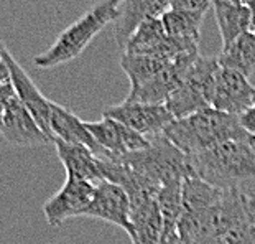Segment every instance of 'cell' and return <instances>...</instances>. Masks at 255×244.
Wrapping results in <instances>:
<instances>
[{
	"label": "cell",
	"instance_id": "obj_1",
	"mask_svg": "<svg viewBox=\"0 0 255 244\" xmlns=\"http://www.w3.org/2000/svg\"><path fill=\"white\" fill-rule=\"evenodd\" d=\"M193 177L209 185L244 192L255 187V135L231 139L188 157Z\"/></svg>",
	"mask_w": 255,
	"mask_h": 244
},
{
	"label": "cell",
	"instance_id": "obj_2",
	"mask_svg": "<svg viewBox=\"0 0 255 244\" xmlns=\"http://www.w3.org/2000/svg\"><path fill=\"white\" fill-rule=\"evenodd\" d=\"M163 134L186 157L209 150L226 140L247 135L239 124L237 116L214 107H208L183 119H175Z\"/></svg>",
	"mask_w": 255,
	"mask_h": 244
},
{
	"label": "cell",
	"instance_id": "obj_3",
	"mask_svg": "<svg viewBox=\"0 0 255 244\" xmlns=\"http://www.w3.org/2000/svg\"><path fill=\"white\" fill-rule=\"evenodd\" d=\"M121 2L122 0H101L96 3L83 17L64 28L46 51L35 56V66L50 69L76 59L107 25L116 21Z\"/></svg>",
	"mask_w": 255,
	"mask_h": 244
},
{
	"label": "cell",
	"instance_id": "obj_4",
	"mask_svg": "<svg viewBox=\"0 0 255 244\" xmlns=\"http://www.w3.org/2000/svg\"><path fill=\"white\" fill-rule=\"evenodd\" d=\"M124 162L132 169L156 185L160 190L168 183L183 182L193 177L188 157L176 149L165 134L148 139V145L142 150L122 155Z\"/></svg>",
	"mask_w": 255,
	"mask_h": 244
},
{
	"label": "cell",
	"instance_id": "obj_5",
	"mask_svg": "<svg viewBox=\"0 0 255 244\" xmlns=\"http://www.w3.org/2000/svg\"><path fill=\"white\" fill-rule=\"evenodd\" d=\"M219 69L218 56H198L181 79L180 86L168 97L166 107L175 119L188 117L213 107L214 81Z\"/></svg>",
	"mask_w": 255,
	"mask_h": 244
},
{
	"label": "cell",
	"instance_id": "obj_6",
	"mask_svg": "<svg viewBox=\"0 0 255 244\" xmlns=\"http://www.w3.org/2000/svg\"><path fill=\"white\" fill-rule=\"evenodd\" d=\"M198 43L176 40L166 35L161 23V18H153L142 23L137 31L130 36L124 53L128 55H143V56H156L168 61H175L178 56L196 53Z\"/></svg>",
	"mask_w": 255,
	"mask_h": 244
},
{
	"label": "cell",
	"instance_id": "obj_7",
	"mask_svg": "<svg viewBox=\"0 0 255 244\" xmlns=\"http://www.w3.org/2000/svg\"><path fill=\"white\" fill-rule=\"evenodd\" d=\"M102 116L116 119L146 139L163 134L166 127L175 121L165 104H145L127 99L121 104L106 107Z\"/></svg>",
	"mask_w": 255,
	"mask_h": 244
},
{
	"label": "cell",
	"instance_id": "obj_8",
	"mask_svg": "<svg viewBox=\"0 0 255 244\" xmlns=\"http://www.w3.org/2000/svg\"><path fill=\"white\" fill-rule=\"evenodd\" d=\"M96 185L89 182L66 178L61 190L43 205V213L51 228H58L68 220L84 216L86 210L89 208Z\"/></svg>",
	"mask_w": 255,
	"mask_h": 244
},
{
	"label": "cell",
	"instance_id": "obj_9",
	"mask_svg": "<svg viewBox=\"0 0 255 244\" xmlns=\"http://www.w3.org/2000/svg\"><path fill=\"white\" fill-rule=\"evenodd\" d=\"M252 104H255V88L247 76L219 64L214 81V109L241 116Z\"/></svg>",
	"mask_w": 255,
	"mask_h": 244
},
{
	"label": "cell",
	"instance_id": "obj_10",
	"mask_svg": "<svg viewBox=\"0 0 255 244\" xmlns=\"http://www.w3.org/2000/svg\"><path fill=\"white\" fill-rule=\"evenodd\" d=\"M130 211H132V203L126 190L116 183L102 180L96 185L91 205L86 210L84 216L119 226L128 235Z\"/></svg>",
	"mask_w": 255,
	"mask_h": 244
},
{
	"label": "cell",
	"instance_id": "obj_11",
	"mask_svg": "<svg viewBox=\"0 0 255 244\" xmlns=\"http://www.w3.org/2000/svg\"><path fill=\"white\" fill-rule=\"evenodd\" d=\"M0 135L17 147H40L53 142L17 96L5 107Z\"/></svg>",
	"mask_w": 255,
	"mask_h": 244
},
{
	"label": "cell",
	"instance_id": "obj_12",
	"mask_svg": "<svg viewBox=\"0 0 255 244\" xmlns=\"http://www.w3.org/2000/svg\"><path fill=\"white\" fill-rule=\"evenodd\" d=\"M5 61L8 64L10 81H12V84H13L15 94H17V97L21 101V104H23L26 109L30 111L31 116L35 117V121L38 122V126L43 129V132L55 142L51 129H50L51 101L46 99V97L41 94V91L36 88V84L28 76V73L25 71V68L13 58V55L8 50H5Z\"/></svg>",
	"mask_w": 255,
	"mask_h": 244
},
{
	"label": "cell",
	"instance_id": "obj_13",
	"mask_svg": "<svg viewBox=\"0 0 255 244\" xmlns=\"http://www.w3.org/2000/svg\"><path fill=\"white\" fill-rule=\"evenodd\" d=\"M170 10V0H122L119 3V13L114 21V35L121 50H126L127 43L142 23L153 18H161Z\"/></svg>",
	"mask_w": 255,
	"mask_h": 244
},
{
	"label": "cell",
	"instance_id": "obj_14",
	"mask_svg": "<svg viewBox=\"0 0 255 244\" xmlns=\"http://www.w3.org/2000/svg\"><path fill=\"white\" fill-rule=\"evenodd\" d=\"M86 126L92 137L96 139V142L114 157L127 155L130 152L142 150L148 145V139L124 126L116 119L102 116L101 121L86 122Z\"/></svg>",
	"mask_w": 255,
	"mask_h": 244
},
{
	"label": "cell",
	"instance_id": "obj_15",
	"mask_svg": "<svg viewBox=\"0 0 255 244\" xmlns=\"http://www.w3.org/2000/svg\"><path fill=\"white\" fill-rule=\"evenodd\" d=\"M50 129L55 140H63L66 144H76V145H84V147L91 149L96 155L106 157L111 155L96 142V139L92 137L88 126L84 121L73 114L66 107L61 104L51 101V116H50Z\"/></svg>",
	"mask_w": 255,
	"mask_h": 244
},
{
	"label": "cell",
	"instance_id": "obj_16",
	"mask_svg": "<svg viewBox=\"0 0 255 244\" xmlns=\"http://www.w3.org/2000/svg\"><path fill=\"white\" fill-rule=\"evenodd\" d=\"M55 145L58 159L61 160L68 178L89 182L94 185L104 180L101 170V159L91 149L84 145L66 144L63 140H55Z\"/></svg>",
	"mask_w": 255,
	"mask_h": 244
},
{
	"label": "cell",
	"instance_id": "obj_17",
	"mask_svg": "<svg viewBox=\"0 0 255 244\" xmlns=\"http://www.w3.org/2000/svg\"><path fill=\"white\" fill-rule=\"evenodd\" d=\"M128 238L132 244H161L163 216L156 198L132 207Z\"/></svg>",
	"mask_w": 255,
	"mask_h": 244
},
{
	"label": "cell",
	"instance_id": "obj_18",
	"mask_svg": "<svg viewBox=\"0 0 255 244\" xmlns=\"http://www.w3.org/2000/svg\"><path fill=\"white\" fill-rule=\"evenodd\" d=\"M213 8L221 33L222 48L229 46L239 36L251 31L252 12L249 5L232 3L229 0H214Z\"/></svg>",
	"mask_w": 255,
	"mask_h": 244
},
{
	"label": "cell",
	"instance_id": "obj_19",
	"mask_svg": "<svg viewBox=\"0 0 255 244\" xmlns=\"http://www.w3.org/2000/svg\"><path fill=\"white\" fill-rule=\"evenodd\" d=\"M218 59L222 68L234 69L249 78L255 71V33L247 31L239 36L229 46L222 48Z\"/></svg>",
	"mask_w": 255,
	"mask_h": 244
},
{
	"label": "cell",
	"instance_id": "obj_20",
	"mask_svg": "<svg viewBox=\"0 0 255 244\" xmlns=\"http://www.w3.org/2000/svg\"><path fill=\"white\" fill-rule=\"evenodd\" d=\"M203 12H189V10L170 8L161 17V23L168 36L176 40L198 43L201 38V26L204 21Z\"/></svg>",
	"mask_w": 255,
	"mask_h": 244
},
{
	"label": "cell",
	"instance_id": "obj_21",
	"mask_svg": "<svg viewBox=\"0 0 255 244\" xmlns=\"http://www.w3.org/2000/svg\"><path fill=\"white\" fill-rule=\"evenodd\" d=\"M171 61L156 56H143V55H128L124 53L121 59V66L130 79V88H138L146 81L160 74Z\"/></svg>",
	"mask_w": 255,
	"mask_h": 244
},
{
	"label": "cell",
	"instance_id": "obj_22",
	"mask_svg": "<svg viewBox=\"0 0 255 244\" xmlns=\"http://www.w3.org/2000/svg\"><path fill=\"white\" fill-rule=\"evenodd\" d=\"M213 3H214V0H170V8L206 13L213 7Z\"/></svg>",
	"mask_w": 255,
	"mask_h": 244
},
{
	"label": "cell",
	"instance_id": "obj_23",
	"mask_svg": "<svg viewBox=\"0 0 255 244\" xmlns=\"http://www.w3.org/2000/svg\"><path fill=\"white\" fill-rule=\"evenodd\" d=\"M15 96L17 94H15L12 81H8V83H5V84H0V129H2V119H3L5 107H7L8 101L13 99Z\"/></svg>",
	"mask_w": 255,
	"mask_h": 244
},
{
	"label": "cell",
	"instance_id": "obj_24",
	"mask_svg": "<svg viewBox=\"0 0 255 244\" xmlns=\"http://www.w3.org/2000/svg\"><path fill=\"white\" fill-rule=\"evenodd\" d=\"M239 117V124L247 134L255 135V104H252L249 109L244 111Z\"/></svg>",
	"mask_w": 255,
	"mask_h": 244
},
{
	"label": "cell",
	"instance_id": "obj_25",
	"mask_svg": "<svg viewBox=\"0 0 255 244\" xmlns=\"http://www.w3.org/2000/svg\"><path fill=\"white\" fill-rule=\"evenodd\" d=\"M5 50H7V46L0 38V84H5L10 81V69L7 61H5Z\"/></svg>",
	"mask_w": 255,
	"mask_h": 244
},
{
	"label": "cell",
	"instance_id": "obj_26",
	"mask_svg": "<svg viewBox=\"0 0 255 244\" xmlns=\"http://www.w3.org/2000/svg\"><path fill=\"white\" fill-rule=\"evenodd\" d=\"M244 197L247 200V207H249V213H251V218L255 225V187L244 190Z\"/></svg>",
	"mask_w": 255,
	"mask_h": 244
},
{
	"label": "cell",
	"instance_id": "obj_27",
	"mask_svg": "<svg viewBox=\"0 0 255 244\" xmlns=\"http://www.w3.org/2000/svg\"><path fill=\"white\" fill-rule=\"evenodd\" d=\"M249 8H251V12H252V26H251V31H252V33H255V0H251V2H249Z\"/></svg>",
	"mask_w": 255,
	"mask_h": 244
},
{
	"label": "cell",
	"instance_id": "obj_28",
	"mask_svg": "<svg viewBox=\"0 0 255 244\" xmlns=\"http://www.w3.org/2000/svg\"><path fill=\"white\" fill-rule=\"evenodd\" d=\"M161 244H184L181 240H180V238H178V236H173V238H170V240H166V241H163V243H161Z\"/></svg>",
	"mask_w": 255,
	"mask_h": 244
},
{
	"label": "cell",
	"instance_id": "obj_29",
	"mask_svg": "<svg viewBox=\"0 0 255 244\" xmlns=\"http://www.w3.org/2000/svg\"><path fill=\"white\" fill-rule=\"evenodd\" d=\"M229 2H232V3H241V5H249V2H251V0H229Z\"/></svg>",
	"mask_w": 255,
	"mask_h": 244
}]
</instances>
